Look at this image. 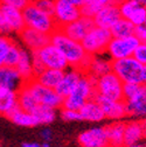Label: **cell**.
Here are the masks:
<instances>
[{"mask_svg":"<svg viewBox=\"0 0 146 147\" xmlns=\"http://www.w3.org/2000/svg\"><path fill=\"white\" fill-rule=\"evenodd\" d=\"M50 42L61 50L69 63V67L77 68L83 72L85 71L91 55L85 51L81 41L69 38L60 28H56L50 34Z\"/></svg>","mask_w":146,"mask_h":147,"instance_id":"1","label":"cell"},{"mask_svg":"<svg viewBox=\"0 0 146 147\" xmlns=\"http://www.w3.org/2000/svg\"><path fill=\"white\" fill-rule=\"evenodd\" d=\"M96 80L97 78L83 72L82 76L78 80V82H77V84L75 85V88L70 91L69 95H67L63 98L62 107L77 110L78 111L85 102H88L89 99L95 97V95H96V88H95Z\"/></svg>","mask_w":146,"mask_h":147,"instance_id":"2","label":"cell"},{"mask_svg":"<svg viewBox=\"0 0 146 147\" xmlns=\"http://www.w3.org/2000/svg\"><path fill=\"white\" fill-rule=\"evenodd\" d=\"M112 71L123 81V83H135L146 85V63H141L133 56L114 60Z\"/></svg>","mask_w":146,"mask_h":147,"instance_id":"3","label":"cell"},{"mask_svg":"<svg viewBox=\"0 0 146 147\" xmlns=\"http://www.w3.org/2000/svg\"><path fill=\"white\" fill-rule=\"evenodd\" d=\"M22 14H24V20H25L26 27L36 29V30L49 34V35L56 28H59L51 15L40 11L32 3H29L22 9Z\"/></svg>","mask_w":146,"mask_h":147,"instance_id":"4","label":"cell"},{"mask_svg":"<svg viewBox=\"0 0 146 147\" xmlns=\"http://www.w3.org/2000/svg\"><path fill=\"white\" fill-rule=\"evenodd\" d=\"M112 38L110 29L94 26L88 34L83 38L82 46L84 47L85 51L90 55H97V54H104L106 50V47Z\"/></svg>","mask_w":146,"mask_h":147,"instance_id":"5","label":"cell"},{"mask_svg":"<svg viewBox=\"0 0 146 147\" xmlns=\"http://www.w3.org/2000/svg\"><path fill=\"white\" fill-rule=\"evenodd\" d=\"M96 94L111 99H123V81L112 70L99 76L95 83Z\"/></svg>","mask_w":146,"mask_h":147,"instance_id":"6","label":"cell"},{"mask_svg":"<svg viewBox=\"0 0 146 147\" xmlns=\"http://www.w3.org/2000/svg\"><path fill=\"white\" fill-rule=\"evenodd\" d=\"M140 42L133 35L124 36V38H111L105 53L112 61L133 56V53Z\"/></svg>","mask_w":146,"mask_h":147,"instance_id":"7","label":"cell"},{"mask_svg":"<svg viewBox=\"0 0 146 147\" xmlns=\"http://www.w3.org/2000/svg\"><path fill=\"white\" fill-rule=\"evenodd\" d=\"M26 84H27V86L32 91V94L35 96V98L38 99V102L40 104L46 105V106H50V107H54V109L62 107L63 97H61L56 92L55 89L42 85L41 83H39L34 78L32 81L26 82Z\"/></svg>","mask_w":146,"mask_h":147,"instance_id":"8","label":"cell"},{"mask_svg":"<svg viewBox=\"0 0 146 147\" xmlns=\"http://www.w3.org/2000/svg\"><path fill=\"white\" fill-rule=\"evenodd\" d=\"M36 55L41 60L45 68H53V69H60L66 70L69 68V63L61 50L54 46L51 42L43 46L41 49L35 51Z\"/></svg>","mask_w":146,"mask_h":147,"instance_id":"9","label":"cell"},{"mask_svg":"<svg viewBox=\"0 0 146 147\" xmlns=\"http://www.w3.org/2000/svg\"><path fill=\"white\" fill-rule=\"evenodd\" d=\"M122 18L130 20L135 26L144 25L146 21V7L141 0H122L118 4Z\"/></svg>","mask_w":146,"mask_h":147,"instance_id":"10","label":"cell"},{"mask_svg":"<svg viewBox=\"0 0 146 147\" xmlns=\"http://www.w3.org/2000/svg\"><path fill=\"white\" fill-rule=\"evenodd\" d=\"M80 7L72 5L68 0H55V11L53 18L57 27H62L81 16Z\"/></svg>","mask_w":146,"mask_h":147,"instance_id":"11","label":"cell"},{"mask_svg":"<svg viewBox=\"0 0 146 147\" xmlns=\"http://www.w3.org/2000/svg\"><path fill=\"white\" fill-rule=\"evenodd\" d=\"M94 98L101 105L105 118L110 119V120H120L127 116L124 99H119V100L111 99V98H106V97H103L97 94L95 95Z\"/></svg>","mask_w":146,"mask_h":147,"instance_id":"12","label":"cell"},{"mask_svg":"<svg viewBox=\"0 0 146 147\" xmlns=\"http://www.w3.org/2000/svg\"><path fill=\"white\" fill-rule=\"evenodd\" d=\"M95 26L93 18L90 16H85V15H81L78 19L71 21L62 27H59L66 35H68L69 38L77 40V41H82L83 38L88 34V32Z\"/></svg>","mask_w":146,"mask_h":147,"instance_id":"13","label":"cell"},{"mask_svg":"<svg viewBox=\"0 0 146 147\" xmlns=\"http://www.w3.org/2000/svg\"><path fill=\"white\" fill-rule=\"evenodd\" d=\"M20 39L22 43L27 47L28 50L30 51H36L41 49L43 46L50 42V35L39 32L36 29L25 27L20 33Z\"/></svg>","mask_w":146,"mask_h":147,"instance_id":"14","label":"cell"},{"mask_svg":"<svg viewBox=\"0 0 146 147\" xmlns=\"http://www.w3.org/2000/svg\"><path fill=\"white\" fill-rule=\"evenodd\" d=\"M78 145L83 147H104L109 146L107 137L104 127H93L83 131L77 137Z\"/></svg>","mask_w":146,"mask_h":147,"instance_id":"15","label":"cell"},{"mask_svg":"<svg viewBox=\"0 0 146 147\" xmlns=\"http://www.w3.org/2000/svg\"><path fill=\"white\" fill-rule=\"evenodd\" d=\"M120 18H122V15L119 12L118 4H110V5L102 7L93 16V20H94L95 26L110 29Z\"/></svg>","mask_w":146,"mask_h":147,"instance_id":"16","label":"cell"},{"mask_svg":"<svg viewBox=\"0 0 146 147\" xmlns=\"http://www.w3.org/2000/svg\"><path fill=\"white\" fill-rule=\"evenodd\" d=\"M127 116L141 118L146 116V85H140L133 97L124 100Z\"/></svg>","mask_w":146,"mask_h":147,"instance_id":"17","label":"cell"},{"mask_svg":"<svg viewBox=\"0 0 146 147\" xmlns=\"http://www.w3.org/2000/svg\"><path fill=\"white\" fill-rule=\"evenodd\" d=\"M0 9H1L5 22L7 24L11 33L12 32L20 33L26 27L22 9L15 8V7L8 6V5H0Z\"/></svg>","mask_w":146,"mask_h":147,"instance_id":"18","label":"cell"},{"mask_svg":"<svg viewBox=\"0 0 146 147\" xmlns=\"http://www.w3.org/2000/svg\"><path fill=\"white\" fill-rule=\"evenodd\" d=\"M83 71H81L77 68H72L69 67L68 69L64 70V74L61 78V81L59 82V84L55 86L56 92L61 96V97H66L67 95H69V92L75 88V85L77 84L80 77L82 76Z\"/></svg>","mask_w":146,"mask_h":147,"instance_id":"19","label":"cell"},{"mask_svg":"<svg viewBox=\"0 0 146 147\" xmlns=\"http://www.w3.org/2000/svg\"><path fill=\"white\" fill-rule=\"evenodd\" d=\"M24 84L25 82L15 67H9L6 64L0 67V88L18 91Z\"/></svg>","mask_w":146,"mask_h":147,"instance_id":"20","label":"cell"},{"mask_svg":"<svg viewBox=\"0 0 146 147\" xmlns=\"http://www.w3.org/2000/svg\"><path fill=\"white\" fill-rule=\"evenodd\" d=\"M146 138V132L140 120H132L125 123L124 130V146H138L139 142Z\"/></svg>","mask_w":146,"mask_h":147,"instance_id":"21","label":"cell"},{"mask_svg":"<svg viewBox=\"0 0 146 147\" xmlns=\"http://www.w3.org/2000/svg\"><path fill=\"white\" fill-rule=\"evenodd\" d=\"M103 54L97 55H91L89 64L85 69V74L93 76L95 78H98L99 76L112 70V60L110 57H104L102 56Z\"/></svg>","mask_w":146,"mask_h":147,"instance_id":"22","label":"cell"},{"mask_svg":"<svg viewBox=\"0 0 146 147\" xmlns=\"http://www.w3.org/2000/svg\"><path fill=\"white\" fill-rule=\"evenodd\" d=\"M81 116V120L89 123H98L105 119L104 112L95 98H91L83 104V106L78 110Z\"/></svg>","mask_w":146,"mask_h":147,"instance_id":"23","label":"cell"},{"mask_svg":"<svg viewBox=\"0 0 146 147\" xmlns=\"http://www.w3.org/2000/svg\"><path fill=\"white\" fill-rule=\"evenodd\" d=\"M15 69L20 74L24 82L32 81L34 78V70H33V62H32V51L28 49L21 48L20 60L15 65Z\"/></svg>","mask_w":146,"mask_h":147,"instance_id":"24","label":"cell"},{"mask_svg":"<svg viewBox=\"0 0 146 147\" xmlns=\"http://www.w3.org/2000/svg\"><path fill=\"white\" fill-rule=\"evenodd\" d=\"M105 132L107 137L109 146H124V130H125V123L115 120L114 123L106 125Z\"/></svg>","mask_w":146,"mask_h":147,"instance_id":"25","label":"cell"},{"mask_svg":"<svg viewBox=\"0 0 146 147\" xmlns=\"http://www.w3.org/2000/svg\"><path fill=\"white\" fill-rule=\"evenodd\" d=\"M18 106V91L0 88V116H7Z\"/></svg>","mask_w":146,"mask_h":147,"instance_id":"26","label":"cell"},{"mask_svg":"<svg viewBox=\"0 0 146 147\" xmlns=\"http://www.w3.org/2000/svg\"><path fill=\"white\" fill-rule=\"evenodd\" d=\"M63 74H64V70L53 69V68H45L40 74H38V75L34 77V80H36L42 85L55 89V86L61 81Z\"/></svg>","mask_w":146,"mask_h":147,"instance_id":"27","label":"cell"},{"mask_svg":"<svg viewBox=\"0 0 146 147\" xmlns=\"http://www.w3.org/2000/svg\"><path fill=\"white\" fill-rule=\"evenodd\" d=\"M12 123H14L15 125H19V126H24V127H33L36 126V120L34 118V116L28 112L25 111L24 109H21L19 105L16 107H14L12 111L6 116Z\"/></svg>","mask_w":146,"mask_h":147,"instance_id":"28","label":"cell"},{"mask_svg":"<svg viewBox=\"0 0 146 147\" xmlns=\"http://www.w3.org/2000/svg\"><path fill=\"white\" fill-rule=\"evenodd\" d=\"M18 105L24 109L25 111H28L30 113L40 105V103L32 94V91L29 90L26 83L18 90Z\"/></svg>","mask_w":146,"mask_h":147,"instance_id":"29","label":"cell"},{"mask_svg":"<svg viewBox=\"0 0 146 147\" xmlns=\"http://www.w3.org/2000/svg\"><path fill=\"white\" fill-rule=\"evenodd\" d=\"M32 115L34 116L38 125H47V124H50V123H53L54 120H55L56 109L40 104L32 112Z\"/></svg>","mask_w":146,"mask_h":147,"instance_id":"30","label":"cell"},{"mask_svg":"<svg viewBox=\"0 0 146 147\" xmlns=\"http://www.w3.org/2000/svg\"><path fill=\"white\" fill-rule=\"evenodd\" d=\"M122 0H85V3L80 7L81 14L93 18L102 7L110 4H119Z\"/></svg>","mask_w":146,"mask_h":147,"instance_id":"31","label":"cell"},{"mask_svg":"<svg viewBox=\"0 0 146 147\" xmlns=\"http://www.w3.org/2000/svg\"><path fill=\"white\" fill-rule=\"evenodd\" d=\"M135 28H136V26L130 20L125 19V18H120L110 28V32H111L112 38H124V36L133 35Z\"/></svg>","mask_w":146,"mask_h":147,"instance_id":"32","label":"cell"},{"mask_svg":"<svg viewBox=\"0 0 146 147\" xmlns=\"http://www.w3.org/2000/svg\"><path fill=\"white\" fill-rule=\"evenodd\" d=\"M20 55H21V48L13 41V43L8 48L6 59H5V64L9 67H15L20 60Z\"/></svg>","mask_w":146,"mask_h":147,"instance_id":"33","label":"cell"},{"mask_svg":"<svg viewBox=\"0 0 146 147\" xmlns=\"http://www.w3.org/2000/svg\"><path fill=\"white\" fill-rule=\"evenodd\" d=\"M30 3L40 11L53 16L55 11V0H30Z\"/></svg>","mask_w":146,"mask_h":147,"instance_id":"34","label":"cell"},{"mask_svg":"<svg viewBox=\"0 0 146 147\" xmlns=\"http://www.w3.org/2000/svg\"><path fill=\"white\" fill-rule=\"evenodd\" d=\"M12 43H13V40L8 38L7 34H0V67L5 64L6 55Z\"/></svg>","mask_w":146,"mask_h":147,"instance_id":"35","label":"cell"},{"mask_svg":"<svg viewBox=\"0 0 146 147\" xmlns=\"http://www.w3.org/2000/svg\"><path fill=\"white\" fill-rule=\"evenodd\" d=\"M61 118L64 121H80L81 116L77 110H71V109H66L62 107L61 110Z\"/></svg>","mask_w":146,"mask_h":147,"instance_id":"36","label":"cell"},{"mask_svg":"<svg viewBox=\"0 0 146 147\" xmlns=\"http://www.w3.org/2000/svg\"><path fill=\"white\" fill-rule=\"evenodd\" d=\"M140 85L135 83H123V99L127 100L135 96Z\"/></svg>","mask_w":146,"mask_h":147,"instance_id":"37","label":"cell"},{"mask_svg":"<svg viewBox=\"0 0 146 147\" xmlns=\"http://www.w3.org/2000/svg\"><path fill=\"white\" fill-rule=\"evenodd\" d=\"M29 3L30 0H0V5H8L19 9H24Z\"/></svg>","mask_w":146,"mask_h":147,"instance_id":"38","label":"cell"},{"mask_svg":"<svg viewBox=\"0 0 146 147\" xmlns=\"http://www.w3.org/2000/svg\"><path fill=\"white\" fill-rule=\"evenodd\" d=\"M133 57L141 63H146V43H139L133 53Z\"/></svg>","mask_w":146,"mask_h":147,"instance_id":"39","label":"cell"},{"mask_svg":"<svg viewBox=\"0 0 146 147\" xmlns=\"http://www.w3.org/2000/svg\"><path fill=\"white\" fill-rule=\"evenodd\" d=\"M32 62H33V70H34V77H35L38 74H40L45 69V65L42 64L41 60L39 59L35 51H32Z\"/></svg>","mask_w":146,"mask_h":147,"instance_id":"40","label":"cell"},{"mask_svg":"<svg viewBox=\"0 0 146 147\" xmlns=\"http://www.w3.org/2000/svg\"><path fill=\"white\" fill-rule=\"evenodd\" d=\"M135 36L140 43H146V26L139 25L135 28Z\"/></svg>","mask_w":146,"mask_h":147,"instance_id":"41","label":"cell"},{"mask_svg":"<svg viewBox=\"0 0 146 147\" xmlns=\"http://www.w3.org/2000/svg\"><path fill=\"white\" fill-rule=\"evenodd\" d=\"M11 33L7 24L5 22V19H4V15L1 13V9H0V34H8Z\"/></svg>","mask_w":146,"mask_h":147,"instance_id":"42","label":"cell"},{"mask_svg":"<svg viewBox=\"0 0 146 147\" xmlns=\"http://www.w3.org/2000/svg\"><path fill=\"white\" fill-rule=\"evenodd\" d=\"M40 137L43 141L50 142V140L53 139V133H51V131L49 130V128H43V130L41 131V133H40Z\"/></svg>","mask_w":146,"mask_h":147,"instance_id":"43","label":"cell"},{"mask_svg":"<svg viewBox=\"0 0 146 147\" xmlns=\"http://www.w3.org/2000/svg\"><path fill=\"white\" fill-rule=\"evenodd\" d=\"M41 144L39 142H22V147H40Z\"/></svg>","mask_w":146,"mask_h":147,"instance_id":"44","label":"cell"},{"mask_svg":"<svg viewBox=\"0 0 146 147\" xmlns=\"http://www.w3.org/2000/svg\"><path fill=\"white\" fill-rule=\"evenodd\" d=\"M69 3H71L72 5H75V6H77V7H81L84 3H85V0H68Z\"/></svg>","mask_w":146,"mask_h":147,"instance_id":"45","label":"cell"},{"mask_svg":"<svg viewBox=\"0 0 146 147\" xmlns=\"http://www.w3.org/2000/svg\"><path fill=\"white\" fill-rule=\"evenodd\" d=\"M143 125H144V128H145V132H146V116L144 117V120H143Z\"/></svg>","mask_w":146,"mask_h":147,"instance_id":"46","label":"cell"},{"mask_svg":"<svg viewBox=\"0 0 146 147\" xmlns=\"http://www.w3.org/2000/svg\"><path fill=\"white\" fill-rule=\"evenodd\" d=\"M141 3H143V5L146 7V0H141Z\"/></svg>","mask_w":146,"mask_h":147,"instance_id":"47","label":"cell"},{"mask_svg":"<svg viewBox=\"0 0 146 147\" xmlns=\"http://www.w3.org/2000/svg\"><path fill=\"white\" fill-rule=\"evenodd\" d=\"M144 25H145V26H146V21H145V24H144Z\"/></svg>","mask_w":146,"mask_h":147,"instance_id":"48","label":"cell"}]
</instances>
